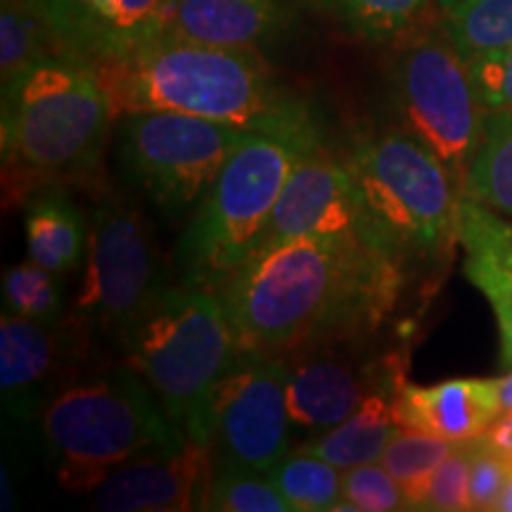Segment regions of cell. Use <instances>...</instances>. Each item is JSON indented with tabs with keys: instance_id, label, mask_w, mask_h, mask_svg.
<instances>
[{
	"instance_id": "cell-6",
	"label": "cell",
	"mask_w": 512,
	"mask_h": 512,
	"mask_svg": "<svg viewBox=\"0 0 512 512\" xmlns=\"http://www.w3.org/2000/svg\"><path fill=\"white\" fill-rule=\"evenodd\" d=\"M361 204V235L403 264L456 240L460 190L446 164L406 128H389L344 157Z\"/></svg>"
},
{
	"instance_id": "cell-36",
	"label": "cell",
	"mask_w": 512,
	"mask_h": 512,
	"mask_svg": "<svg viewBox=\"0 0 512 512\" xmlns=\"http://www.w3.org/2000/svg\"><path fill=\"white\" fill-rule=\"evenodd\" d=\"M494 510H498V512H512V472H510L508 482H505V486H503L501 496H498Z\"/></svg>"
},
{
	"instance_id": "cell-9",
	"label": "cell",
	"mask_w": 512,
	"mask_h": 512,
	"mask_svg": "<svg viewBox=\"0 0 512 512\" xmlns=\"http://www.w3.org/2000/svg\"><path fill=\"white\" fill-rule=\"evenodd\" d=\"M166 287L150 223L117 192H102L88 219L86 273L74 299L72 323L119 342L145 306Z\"/></svg>"
},
{
	"instance_id": "cell-34",
	"label": "cell",
	"mask_w": 512,
	"mask_h": 512,
	"mask_svg": "<svg viewBox=\"0 0 512 512\" xmlns=\"http://www.w3.org/2000/svg\"><path fill=\"white\" fill-rule=\"evenodd\" d=\"M486 444L496 448L512 467V413H501L482 434Z\"/></svg>"
},
{
	"instance_id": "cell-2",
	"label": "cell",
	"mask_w": 512,
	"mask_h": 512,
	"mask_svg": "<svg viewBox=\"0 0 512 512\" xmlns=\"http://www.w3.org/2000/svg\"><path fill=\"white\" fill-rule=\"evenodd\" d=\"M93 67L117 119L133 112H178L242 131L323 138L309 102L275 81L259 50L162 38Z\"/></svg>"
},
{
	"instance_id": "cell-15",
	"label": "cell",
	"mask_w": 512,
	"mask_h": 512,
	"mask_svg": "<svg viewBox=\"0 0 512 512\" xmlns=\"http://www.w3.org/2000/svg\"><path fill=\"white\" fill-rule=\"evenodd\" d=\"M361 235V204L344 157L325 145L306 155L280 192L256 249L299 235Z\"/></svg>"
},
{
	"instance_id": "cell-22",
	"label": "cell",
	"mask_w": 512,
	"mask_h": 512,
	"mask_svg": "<svg viewBox=\"0 0 512 512\" xmlns=\"http://www.w3.org/2000/svg\"><path fill=\"white\" fill-rule=\"evenodd\" d=\"M437 0H316L351 36L368 43H392L411 34Z\"/></svg>"
},
{
	"instance_id": "cell-33",
	"label": "cell",
	"mask_w": 512,
	"mask_h": 512,
	"mask_svg": "<svg viewBox=\"0 0 512 512\" xmlns=\"http://www.w3.org/2000/svg\"><path fill=\"white\" fill-rule=\"evenodd\" d=\"M512 467L484 437L470 446V510H494Z\"/></svg>"
},
{
	"instance_id": "cell-10",
	"label": "cell",
	"mask_w": 512,
	"mask_h": 512,
	"mask_svg": "<svg viewBox=\"0 0 512 512\" xmlns=\"http://www.w3.org/2000/svg\"><path fill=\"white\" fill-rule=\"evenodd\" d=\"M247 131L178 112L121 117V174L166 216L197 209Z\"/></svg>"
},
{
	"instance_id": "cell-29",
	"label": "cell",
	"mask_w": 512,
	"mask_h": 512,
	"mask_svg": "<svg viewBox=\"0 0 512 512\" xmlns=\"http://www.w3.org/2000/svg\"><path fill=\"white\" fill-rule=\"evenodd\" d=\"M444 29L458 53L470 60L512 43V0H465L444 15Z\"/></svg>"
},
{
	"instance_id": "cell-30",
	"label": "cell",
	"mask_w": 512,
	"mask_h": 512,
	"mask_svg": "<svg viewBox=\"0 0 512 512\" xmlns=\"http://www.w3.org/2000/svg\"><path fill=\"white\" fill-rule=\"evenodd\" d=\"M394 512L406 510V496L382 463H366L342 472V503L337 510Z\"/></svg>"
},
{
	"instance_id": "cell-21",
	"label": "cell",
	"mask_w": 512,
	"mask_h": 512,
	"mask_svg": "<svg viewBox=\"0 0 512 512\" xmlns=\"http://www.w3.org/2000/svg\"><path fill=\"white\" fill-rule=\"evenodd\" d=\"M403 384H387V387L375 389L347 420L294 448L325 458L339 470L380 463L387 446L401 430L394 415V399Z\"/></svg>"
},
{
	"instance_id": "cell-26",
	"label": "cell",
	"mask_w": 512,
	"mask_h": 512,
	"mask_svg": "<svg viewBox=\"0 0 512 512\" xmlns=\"http://www.w3.org/2000/svg\"><path fill=\"white\" fill-rule=\"evenodd\" d=\"M453 448H456L453 441L401 427L380 463L399 482L403 496H406V510L425 508L427 489H430L434 472Z\"/></svg>"
},
{
	"instance_id": "cell-31",
	"label": "cell",
	"mask_w": 512,
	"mask_h": 512,
	"mask_svg": "<svg viewBox=\"0 0 512 512\" xmlns=\"http://www.w3.org/2000/svg\"><path fill=\"white\" fill-rule=\"evenodd\" d=\"M465 62L482 110L486 114L512 110V43Z\"/></svg>"
},
{
	"instance_id": "cell-37",
	"label": "cell",
	"mask_w": 512,
	"mask_h": 512,
	"mask_svg": "<svg viewBox=\"0 0 512 512\" xmlns=\"http://www.w3.org/2000/svg\"><path fill=\"white\" fill-rule=\"evenodd\" d=\"M12 505H15V496H12V484L8 479V467H3V505H0V508L8 512V510H12Z\"/></svg>"
},
{
	"instance_id": "cell-35",
	"label": "cell",
	"mask_w": 512,
	"mask_h": 512,
	"mask_svg": "<svg viewBox=\"0 0 512 512\" xmlns=\"http://www.w3.org/2000/svg\"><path fill=\"white\" fill-rule=\"evenodd\" d=\"M496 392L498 403H501V413H512V368L508 375L496 377Z\"/></svg>"
},
{
	"instance_id": "cell-32",
	"label": "cell",
	"mask_w": 512,
	"mask_h": 512,
	"mask_svg": "<svg viewBox=\"0 0 512 512\" xmlns=\"http://www.w3.org/2000/svg\"><path fill=\"white\" fill-rule=\"evenodd\" d=\"M470 441H460L434 472L425 508L432 512L470 510Z\"/></svg>"
},
{
	"instance_id": "cell-23",
	"label": "cell",
	"mask_w": 512,
	"mask_h": 512,
	"mask_svg": "<svg viewBox=\"0 0 512 512\" xmlns=\"http://www.w3.org/2000/svg\"><path fill=\"white\" fill-rule=\"evenodd\" d=\"M463 197L512 219V110L486 114L484 138L467 174Z\"/></svg>"
},
{
	"instance_id": "cell-19",
	"label": "cell",
	"mask_w": 512,
	"mask_h": 512,
	"mask_svg": "<svg viewBox=\"0 0 512 512\" xmlns=\"http://www.w3.org/2000/svg\"><path fill=\"white\" fill-rule=\"evenodd\" d=\"M394 415L401 427L434 434L453 444L477 439L501 415L496 380L467 377L432 387L406 382L394 399Z\"/></svg>"
},
{
	"instance_id": "cell-14",
	"label": "cell",
	"mask_w": 512,
	"mask_h": 512,
	"mask_svg": "<svg viewBox=\"0 0 512 512\" xmlns=\"http://www.w3.org/2000/svg\"><path fill=\"white\" fill-rule=\"evenodd\" d=\"M214 448L188 439L178 451L150 453L117 467L93 489V508L107 512L207 510Z\"/></svg>"
},
{
	"instance_id": "cell-1",
	"label": "cell",
	"mask_w": 512,
	"mask_h": 512,
	"mask_svg": "<svg viewBox=\"0 0 512 512\" xmlns=\"http://www.w3.org/2000/svg\"><path fill=\"white\" fill-rule=\"evenodd\" d=\"M406 264L363 235H299L256 249L216 287L240 351L292 356L366 339L394 311Z\"/></svg>"
},
{
	"instance_id": "cell-38",
	"label": "cell",
	"mask_w": 512,
	"mask_h": 512,
	"mask_svg": "<svg viewBox=\"0 0 512 512\" xmlns=\"http://www.w3.org/2000/svg\"><path fill=\"white\" fill-rule=\"evenodd\" d=\"M465 0H437V8L441 15H448V12H453L458 8V5H463Z\"/></svg>"
},
{
	"instance_id": "cell-18",
	"label": "cell",
	"mask_w": 512,
	"mask_h": 512,
	"mask_svg": "<svg viewBox=\"0 0 512 512\" xmlns=\"http://www.w3.org/2000/svg\"><path fill=\"white\" fill-rule=\"evenodd\" d=\"M456 240L465 252L467 280L491 304L503 363L512 368V219L472 197H460Z\"/></svg>"
},
{
	"instance_id": "cell-4",
	"label": "cell",
	"mask_w": 512,
	"mask_h": 512,
	"mask_svg": "<svg viewBox=\"0 0 512 512\" xmlns=\"http://www.w3.org/2000/svg\"><path fill=\"white\" fill-rule=\"evenodd\" d=\"M126 366L155 392L190 439L211 446V399L238 356L219 294L209 287L166 285L121 339Z\"/></svg>"
},
{
	"instance_id": "cell-8",
	"label": "cell",
	"mask_w": 512,
	"mask_h": 512,
	"mask_svg": "<svg viewBox=\"0 0 512 512\" xmlns=\"http://www.w3.org/2000/svg\"><path fill=\"white\" fill-rule=\"evenodd\" d=\"M389 93L401 128L446 164L463 197L484 138L486 112L477 100L465 57L444 27H418L399 38L389 64Z\"/></svg>"
},
{
	"instance_id": "cell-25",
	"label": "cell",
	"mask_w": 512,
	"mask_h": 512,
	"mask_svg": "<svg viewBox=\"0 0 512 512\" xmlns=\"http://www.w3.org/2000/svg\"><path fill=\"white\" fill-rule=\"evenodd\" d=\"M57 53L36 0H0V81L8 86L38 60Z\"/></svg>"
},
{
	"instance_id": "cell-28",
	"label": "cell",
	"mask_w": 512,
	"mask_h": 512,
	"mask_svg": "<svg viewBox=\"0 0 512 512\" xmlns=\"http://www.w3.org/2000/svg\"><path fill=\"white\" fill-rule=\"evenodd\" d=\"M207 510L219 512H292L266 472L214 458Z\"/></svg>"
},
{
	"instance_id": "cell-17",
	"label": "cell",
	"mask_w": 512,
	"mask_h": 512,
	"mask_svg": "<svg viewBox=\"0 0 512 512\" xmlns=\"http://www.w3.org/2000/svg\"><path fill=\"white\" fill-rule=\"evenodd\" d=\"M302 0H176L164 38L259 50L297 22Z\"/></svg>"
},
{
	"instance_id": "cell-20",
	"label": "cell",
	"mask_w": 512,
	"mask_h": 512,
	"mask_svg": "<svg viewBox=\"0 0 512 512\" xmlns=\"http://www.w3.org/2000/svg\"><path fill=\"white\" fill-rule=\"evenodd\" d=\"M24 238L31 261L67 275L88 252V219L60 185H41L27 197Z\"/></svg>"
},
{
	"instance_id": "cell-3",
	"label": "cell",
	"mask_w": 512,
	"mask_h": 512,
	"mask_svg": "<svg viewBox=\"0 0 512 512\" xmlns=\"http://www.w3.org/2000/svg\"><path fill=\"white\" fill-rule=\"evenodd\" d=\"M117 121L110 95L93 64L53 53L3 86L5 185L27 195L29 181L91 176L100 166Z\"/></svg>"
},
{
	"instance_id": "cell-27",
	"label": "cell",
	"mask_w": 512,
	"mask_h": 512,
	"mask_svg": "<svg viewBox=\"0 0 512 512\" xmlns=\"http://www.w3.org/2000/svg\"><path fill=\"white\" fill-rule=\"evenodd\" d=\"M3 309L10 316L38 320V323H64L67 311H64L62 275L31 259L10 266L3 273Z\"/></svg>"
},
{
	"instance_id": "cell-7",
	"label": "cell",
	"mask_w": 512,
	"mask_h": 512,
	"mask_svg": "<svg viewBox=\"0 0 512 512\" xmlns=\"http://www.w3.org/2000/svg\"><path fill=\"white\" fill-rule=\"evenodd\" d=\"M323 138L247 131L223 164L176 247L183 283L216 290L256 252L280 192Z\"/></svg>"
},
{
	"instance_id": "cell-11",
	"label": "cell",
	"mask_w": 512,
	"mask_h": 512,
	"mask_svg": "<svg viewBox=\"0 0 512 512\" xmlns=\"http://www.w3.org/2000/svg\"><path fill=\"white\" fill-rule=\"evenodd\" d=\"M209 418L216 460L271 470L292 451L285 358L238 351L216 384Z\"/></svg>"
},
{
	"instance_id": "cell-5",
	"label": "cell",
	"mask_w": 512,
	"mask_h": 512,
	"mask_svg": "<svg viewBox=\"0 0 512 512\" xmlns=\"http://www.w3.org/2000/svg\"><path fill=\"white\" fill-rule=\"evenodd\" d=\"M41 430L57 479L76 491H93L117 467L190 439L131 366L62 387L43 408Z\"/></svg>"
},
{
	"instance_id": "cell-24",
	"label": "cell",
	"mask_w": 512,
	"mask_h": 512,
	"mask_svg": "<svg viewBox=\"0 0 512 512\" xmlns=\"http://www.w3.org/2000/svg\"><path fill=\"white\" fill-rule=\"evenodd\" d=\"M342 472L325 458L292 448L266 475L294 512H328L342 503Z\"/></svg>"
},
{
	"instance_id": "cell-12",
	"label": "cell",
	"mask_w": 512,
	"mask_h": 512,
	"mask_svg": "<svg viewBox=\"0 0 512 512\" xmlns=\"http://www.w3.org/2000/svg\"><path fill=\"white\" fill-rule=\"evenodd\" d=\"M285 361L292 448L347 420L375 389L406 382L399 358L370 356L361 339L318 344Z\"/></svg>"
},
{
	"instance_id": "cell-13",
	"label": "cell",
	"mask_w": 512,
	"mask_h": 512,
	"mask_svg": "<svg viewBox=\"0 0 512 512\" xmlns=\"http://www.w3.org/2000/svg\"><path fill=\"white\" fill-rule=\"evenodd\" d=\"M57 53L114 62L162 41L176 0H36Z\"/></svg>"
},
{
	"instance_id": "cell-16",
	"label": "cell",
	"mask_w": 512,
	"mask_h": 512,
	"mask_svg": "<svg viewBox=\"0 0 512 512\" xmlns=\"http://www.w3.org/2000/svg\"><path fill=\"white\" fill-rule=\"evenodd\" d=\"M79 325L38 323L3 313L0 318V394L17 420H31L57 394L67 361L79 351Z\"/></svg>"
}]
</instances>
